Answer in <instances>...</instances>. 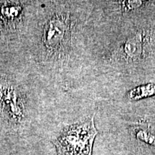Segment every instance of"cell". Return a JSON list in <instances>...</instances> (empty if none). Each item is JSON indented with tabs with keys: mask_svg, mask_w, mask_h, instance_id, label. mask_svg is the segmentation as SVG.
Here are the masks:
<instances>
[{
	"mask_svg": "<svg viewBox=\"0 0 155 155\" xmlns=\"http://www.w3.org/2000/svg\"><path fill=\"white\" fill-rule=\"evenodd\" d=\"M97 134L94 117H90L65 127L53 142L58 155H92Z\"/></svg>",
	"mask_w": 155,
	"mask_h": 155,
	"instance_id": "6da1fadb",
	"label": "cell"
},
{
	"mask_svg": "<svg viewBox=\"0 0 155 155\" xmlns=\"http://www.w3.org/2000/svg\"><path fill=\"white\" fill-rule=\"evenodd\" d=\"M124 51L131 59L138 58L142 53V42L138 35L128 39L124 45Z\"/></svg>",
	"mask_w": 155,
	"mask_h": 155,
	"instance_id": "7a4b0ae2",
	"label": "cell"
},
{
	"mask_svg": "<svg viewBox=\"0 0 155 155\" xmlns=\"http://www.w3.org/2000/svg\"><path fill=\"white\" fill-rule=\"evenodd\" d=\"M154 94H155V85L149 84L131 90L129 92V97L131 99L137 100Z\"/></svg>",
	"mask_w": 155,
	"mask_h": 155,
	"instance_id": "3957f363",
	"label": "cell"
},
{
	"mask_svg": "<svg viewBox=\"0 0 155 155\" xmlns=\"http://www.w3.org/2000/svg\"><path fill=\"white\" fill-rule=\"evenodd\" d=\"M137 135L138 139H141L143 141L149 143L150 144L155 145V138L154 136H152L148 131L144 130H139L137 132Z\"/></svg>",
	"mask_w": 155,
	"mask_h": 155,
	"instance_id": "277c9868",
	"label": "cell"
},
{
	"mask_svg": "<svg viewBox=\"0 0 155 155\" xmlns=\"http://www.w3.org/2000/svg\"><path fill=\"white\" fill-rule=\"evenodd\" d=\"M122 5L124 9L127 10H131V9H134L139 8L142 5V1H124L122 2Z\"/></svg>",
	"mask_w": 155,
	"mask_h": 155,
	"instance_id": "5b68a950",
	"label": "cell"
}]
</instances>
